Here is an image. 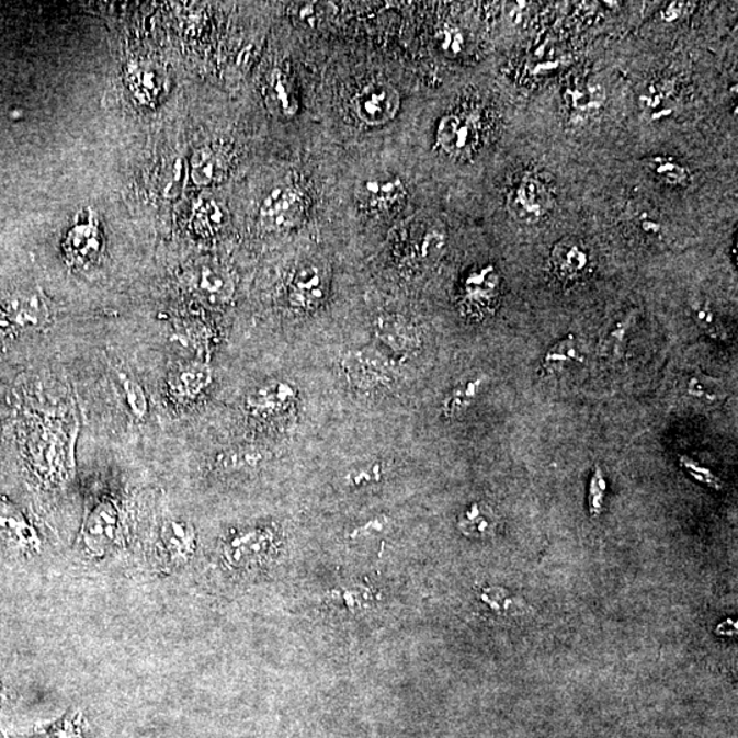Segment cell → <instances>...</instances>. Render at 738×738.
I'll return each instance as SVG.
<instances>
[{"label": "cell", "mask_w": 738, "mask_h": 738, "mask_svg": "<svg viewBox=\"0 0 738 738\" xmlns=\"http://www.w3.org/2000/svg\"><path fill=\"white\" fill-rule=\"evenodd\" d=\"M126 519L118 499L102 496L88 507L76 548L88 559H103L125 545Z\"/></svg>", "instance_id": "6da1fadb"}, {"label": "cell", "mask_w": 738, "mask_h": 738, "mask_svg": "<svg viewBox=\"0 0 738 738\" xmlns=\"http://www.w3.org/2000/svg\"><path fill=\"white\" fill-rule=\"evenodd\" d=\"M53 321L52 305L41 291H20L0 298V338L42 331Z\"/></svg>", "instance_id": "7a4b0ae2"}, {"label": "cell", "mask_w": 738, "mask_h": 738, "mask_svg": "<svg viewBox=\"0 0 738 738\" xmlns=\"http://www.w3.org/2000/svg\"><path fill=\"white\" fill-rule=\"evenodd\" d=\"M508 202L519 219L537 222L550 214L555 198L547 177L536 170H524L510 185Z\"/></svg>", "instance_id": "3957f363"}, {"label": "cell", "mask_w": 738, "mask_h": 738, "mask_svg": "<svg viewBox=\"0 0 738 738\" xmlns=\"http://www.w3.org/2000/svg\"><path fill=\"white\" fill-rule=\"evenodd\" d=\"M197 535L193 525L180 519H164L160 524L155 559L163 574H173L185 566L196 552Z\"/></svg>", "instance_id": "277c9868"}, {"label": "cell", "mask_w": 738, "mask_h": 738, "mask_svg": "<svg viewBox=\"0 0 738 738\" xmlns=\"http://www.w3.org/2000/svg\"><path fill=\"white\" fill-rule=\"evenodd\" d=\"M0 545L25 557L37 554L42 548L37 531L21 510L3 496H0Z\"/></svg>", "instance_id": "5b68a950"}, {"label": "cell", "mask_w": 738, "mask_h": 738, "mask_svg": "<svg viewBox=\"0 0 738 738\" xmlns=\"http://www.w3.org/2000/svg\"><path fill=\"white\" fill-rule=\"evenodd\" d=\"M342 368L349 383L360 391H374L390 385L394 377L391 365L374 351L347 354L342 360Z\"/></svg>", "instance_id": "8992f818"}, {"label": "cell", "mask_w": 738, "mask_h": 738, "mask_svg": "<svg viewBox=\"0 0 738 738\" xmlns=\"http://www.w3.org/2000/svg\"><path fill=\"white\" fill-rule=\"evenodd\" d=\"M550 268L560 282L577 283L592 274L595 257L584 241L565 238L553 249Z\"/></svg>", "instance_id": "52a82bcc"}, {"label": "cell", "mask_w": 738, "mask_h": 738, "mask_svg": "<svg viewBox=\"0 0 738 738\" xmlns=\"http://www.w3.org/2000/svg\"><path fill=\"white\" fill-rule=\"evenodd\" d=\"M304 215V200L296 188L280 186L263 200L260 219L270 229H292Z\"/></svg>", "instance_id": "ba28073f"}, {"label": "cell", "mask_w": 738, "mask_h": 738, "mask_svg": "<svg viewBox=\"0 0 738 738\" xmlns=\"http://www.w3.org/2000/svg\"><path fill=\"white\" fill-rule=\"evenodd\" d=\"M399 96L396 90L382 82L368 84L353 100L354 113L367 125H383L396 115Z\"/></svg>", "instance_id": "9c48e42d"}, {"label": "cell", "mask_w": 738, "mask_h": 738, "mask_svg": "<svg viewBox=\"0 0 738 738\" xmlns=\"http://www.w3.org/2000/svg\"><path fill=\"white\" fill-rule=\"evenodd\" d=\"M211 383V371L204 363L189 362L177 365L166 379L171 401L186 405L202 396Z\"/></svg>", "instance_id": "30bf717a"}, {"label": "cell", "mask_w": 738, "mask_h": 738, "mask_svg": "<svg viewBox=\"0 0 738 738\" xmlns=\"http://www.w3.org/2000/svg\"><path fill=\"white\" fill-rule=\"evenodd\" d=\"M329 292L326 271L316 264L302 265L294 274L288 299L294 308L314 309L325 302Z\"/></svg>", "instance_id": "8fae6325"}, {"label": "cell", "mask_w": 738, "mask_h": 738, "mask_svg": "<svg viewBox=\"0 0 738 738\" xmlns=\"http://www.w3.org/2000/svg\"><path fill=\"white\" fill-rule=\"evenodd\" d=\"M192 288L203 302L213 305L229 303L236 291L231 275L215 264H204L194 271Z\"/></svg>", "instance_id": "7c38bea8"}, {"label": "cell", "mask_w": 738, "mask_h": 738, "mask_svg": "<svg viewBox=\"0 0 738 738\" xmlns=\"http://www.w3.org/2000/svg\"><path fill=\"white\" fill-rule=\"evenodd\" d=\"M376 340L396 353H412L420 347L419 330L402 316H382L375 323Z\"/></svg>", "instance_id": "4fadbf2b"}, {"label": "cell", "mask_w": 738, "mask_h": 738, "mask_svg": "<svg viewBox=\"0 0 738 738\" xmlns=\"http://www.w3.org/2000/svg\"><path fill=\"white\" fill-rule=\"evenodd\" d=\"M438 143L452 155H465L474 148L477 140L475 122L462 114L443 116L438 126Z\"/></svg>", "instance_id": "5bb4252c"}, {"label": "cell", "mask_w": 738, "mask_h": 738, "mask_svg": "<svg viewBox=\"0 0 738 738\" xmlns=\"http://www.w3.org/2000/svg\"><path fill=\"white\" fill-rule=\"evenodd\" d=\"M294 390L287 383L270 382L249 394L247 408L258 418H275L288 408Z\"/></svg>", "instance_id": "9a60e30c"}, {"label": "cell", "mask_w": 738, "mask_h": 738, "mask_svg": "<svg viewBox=\"0 0 738 738\" xmlns=\"http://www.w3.org/2000/svg\"><path fill=\"white\" fill-rule=\"evenodd\" d=\"M100 235L98 226L92 224H80L70 230L68 238L64 243L66 259L75 268H84L93 262L100 252Z\"/></svg>", "instance_id": "2e32d148"}, {"label": "cell", "mask_w": 738, "mask_h": 738, "mask_svg": "<svg viewBox=\"0 0 738 738\" xmlns=\"http://www.w3.org/2000/svg\"><path fill=\"white\" fill-rule=\"evenodd\" d=\"M405 186L396 177H375L360 186L357 196L360 202L372 209H390L401 202Z\"/></svg>", "instance_id": "e0dca14e"}, {"label": "cell", "mask_w": 738, "mask_h": 738, "mask_svg": "<svg viewBox=\"0 0 738 738\" xmlns=\"http://www.w3.org/2000/svg\"><path fill=\"white\" fill-rule=\"evenodd\" d=\"M268 545V534L260 530L237 532L224 546V557L232 566L248 565L259 558Z\"/></svg>", "instance_id": "ac0fdd59"}, {"label": "cell", "mask_w": 738, "mask_h": 738, "mask_svg": "<svg viewBox=\"0 0 738 738\" xmlns=\"http://www.w3.org/2000/svg\"><path fill=\"white\" fill-rule=\"evenodd\" d=\"M499 280L493 268L481 269L465 281V302L472 307L488 309L498 296Z\"/></svg>", "instance_id": "d6986e66"}, {"label": "cell", "mask_w": 738, "mask_h": 738, "mask_svg": "<svg viewBox=\"0 0 738 738\" xmlns=\"http://www.w3.org/2000/svg\"><path fill=\"white\" fill-rule=\"evenodd\" d=\"M265 453L258 447L242 446L222 452L215 459V468L220 472H243L258 469L264 463Z\"/></svg>", "instance_id": "ffe728a7"}, {"label": "cell", "mask_w": 738, "mask_h": 738, "mask_svg": "<svg viewBox=\"0 0 738 738\" xmlns=\"http://www.w3.org/2000/svg\"><path fill=\"white\" fill-rule=\"evenodd\" d=\"M226 164L224 158L214 149L203 148L194 154L192 177L197 185L207 186L224 179Z\"/></svg>", "instance_id": "44dd1931"}, {"label": "cell", "mask_w": 738, "mask_h": 738, "mask_svg": "<svg viewBox=\"0 0 738 738\" xmlns=\"http://www.w3.org/2000/svg\"><path fill=\"white\" fill-rule=\"evenodd\" d=\"M269 100L271 105L283 116L297 113L298 104L291 81L282 70L275 69L269 80Z\"/></svg>", "instance_id": "7402d4cb"}, {"label": "cell", "mask_w": 738, "mask_h": 738, "mask_svg": "<svg viewBox=\"0 0 738 738\" xmlns=\"http://www.w3.org/2000/svg\"><path fill=\"white\" fill-rule=\"evenodd\" d=\"M481 386V377H475V379L462 383V385L454 387L453 390L447 394L446 398L443 399V415H445L446 418H457V416L464 413L465 410H468L476 401Z\"/></svg>", "instance_id": "603a6c76"}, {"label": "cell", "mask_w": 738, "mask_h": 738, "mask_svg": "<svg viewBox=\"0 0 738 738\" xmlns=\"http://www.w3.org/2000/svg\"><path fill=\"white\" fill-rule=\"evenodd\" d=\"M582 362L579 347L574 337L566 338V340L555 343V345L546 353L545 364L543 367L547 374H559L571 365Z\"/></svg>", "instance_id": "cb8c5ba5"}, {"label": "cell", "mask_w": 738, "mask_h": 738, "mask_svg": "<svg viewBox=\"0 0 738 738\" xmlns=\"http://www.w3.org/2000/svg\"><path fill=\"white\" fill-rule=\"evenodd\" d=\"M130 86L141 102H155L162 90V80L157 70L148 66H136L130 70Z\"/></svg>", "instance_id": "d4e9b609"}, {"label": "cell", "mask_w": 738, "mask_h": 738, "mask_svg": "<svg viewBox=\"0 0 738 738\" xmlns=\"http://www.w3.org/2000/svg\"><path fill=\"white\" fill-rule=\"evenodd\" d=\"M647 168L658 181L668 185H681L688 180V170L679 159L670 157H652L647 160Z\"/></svg>", "instance_id": "484cf974"}, {"label": "cell", "mask_w": 738, "mask_h": 738, "mask_svg": "<svg viewBox=\"0 0 738 738\" xmlns=\"http://www.w3.org/2000/svg\"><path fill=\"white\" fill-rule=\"evenodd\" d=\"M118 379L130 412L135 415L137 419H143L148 412V399L140 382L136 381L135 377L127 374V372H120Z\"/></svg>", "instance_id": "4316f807"}, {"label": "cell", "mask_w": 738, "mask_h": 738, "mask_svg": "<svg viewBox=\"0 0 738 738\" xmlns=\"http://www.w3.org/2000/svg\"><path fill=\"white\" fill-rule=\"evenodd\" d=\"M724 387L713 377L697 374L691 377L688 383V393L690 396L701 399V401L713 402L723 398Z\"/></svg>", "instance_id": "83f0119b"}, {"label": "cell", "mask_w": 738, "mask_h": 738, "mask_svg": "<svg viewBox=\"0 0 738 738\" xmlns=\"http://www.w3.org/2000/svg\"><path fill=\"white\" fill-rule=\"evenodd\" d=\"M568 98H569V103H570V110L574 111L576 115L580 114H586L587 111H592L595 105H599L602 103V91H595L593 88H586V90H582V88H576V90H571L568 92Z\"/></svg>", "instance_id": "f1b7e54d"}, {"label": "cell", "mask_w": 738, "mask_h": 738, "mask_svg": "<svg viewBox=\"0 0 738 738\" xmlns=\"http://www.w3.org/2000/svg\"><path fill=\"white\" fill-rule=\"evenodd\" d=\"M224 222V213L214 202H207L200 207L196 213V225L198 230L215 231Z\"/></svg>", "instance_id": "f546056e"}, {"label": "cell", "mask_w": 738, "mask_h": 738, "mask_svg": "<svg viewBox=\"0 0 738 738\" xmlns=\"http://www.w3.org/2000/svg\"><path fill=\"white\" fill-rule=\"evenodd\" d=\"M47 738H86L84 723H82L80 714H70L63 723L55 725Z\"/></svg>", "instance_id": "4dcf8cb0"}, {"label": "cell", "mask_w": 738, "mask_h": 738, "mask_svg": "<svg viewBox=\"0 0 738 738\" xmlns=\"http://www.w3.org/2000/svg\"><path fill=\"white\" fill-rule=\"evenodd\" d=\"M462 529L466 534H485L491 529V523L482 514L480 504L475 503L469 512H466L462 521Z\"/></svg>", "instance_id": "1f68e13d"}, {"label": "cell", "mask_w": 738, "mask_h": 738, "mask_svg": "<svg viewBox=\"0 0 738 738\" xmlns=\"http://www.w3.org/2000/svg\"><path fill=\"white\" fill-rule=\"evenodd\" d=\"M680 463L682 468H685L688 472H690L692 477H695L696 480L706 482V485L715 488V490H720V487H723L720 481L712 474V472L706 468H702L701 465H697L690 457H681Z\"/></svg>", "instance_id": "d6a6232c"}, {"label": "cell", "mask_w": 738, "mask_h": 738, "mask_svg": "<svg viewBox=\"0 0 738 738\" xmlns=\"http://www.w3.org/2000/svg\"><path fill=\"white\" fill-rule=\"evenodd\" d=\"M606 490V482L603 480L602 472L597 469L595 476L592 477L591 481V512L593 514L601 513L603 492Z\"/></svg>", "instance_id": "836d02e7"}, {"label": "cell", "mask_w": 738, "mask_h": 738, "mask_svg": "<svg viewBox=\"0 0 738 738\" xmlns=\"http://www.w3.org/2000/svg\"><path fill=\"white\" fill-rule=\"evenodd\" d=\"M5 703V686L2 679H0V709L3 708Z\"/></svg>", "instance_id": "e575fe53"}]
</instances>
